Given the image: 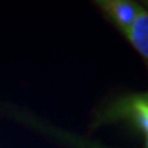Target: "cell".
Here are the masks:
<instances>
[{"label": "cell", "mask_w": 148, "mask_h": 148, "mask_svg": "<svg viewBox=\"0 0 148 148\" xmlns=\"http://www.w3.org/2000/svg\"><path fill=\"white\" fill-rule=\"evenodd\" d=\"M123 121L145 136H148V98L146 92L131 94L120 98L103 112L99 114L96 123Z\"/></svg>", "instance_id": "obj_1"}, {"label": "cell", "mask_w": 148, "mask_h": 148, "mask_svg": "<svg viewBox=\"0 0 148 148\" xmlns=\"http://www.w3.org/2000/svg\"><path fill=\"white\" fill-rule=\"evenodd\" d=\"M125 36L130 43L140 53L145 61L148 58V12L143 6H140L133 24L130 26Z\"/></svg>", "instance_id": "obj_3"}, {"label": "cell", "mask_w": 148, "mask_h": 148, "mask_svg": "<svg viewBox=\"0 0 148 148\" xmlns=\"http://www.w3.org/2000/svg\"><path fill=\"white\" fill-rule=\"evenodd\" d=\"M96 4L103 9V11L112 20L123 35L133 24L140 10V5L127 0H101L96 1Z\"/></svg>", "instance_id": "obj_2"}]
</instances>
